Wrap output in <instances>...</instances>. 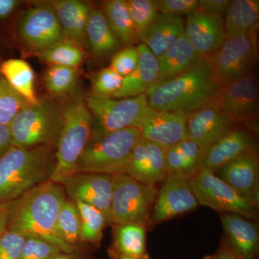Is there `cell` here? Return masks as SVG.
I'll use <instances>...</instances> for the list:
<instances>
[{
  "label": "cell",
  "instance_id": "6da1fadb",
  "mask_svg": "<svg viewBox=\"0 0 259 259\" xmlns=\"http://www.w3.org/2000/svg\"><path fill=\"white\" fill-rule=\"evenodd\" d=\"M65 190L59 184L49 180L22 197L8 228L25 238H35L49 242L66 254L75 251L74 246L61 238L57 229V218Z\"/></svg>",
  "mask_w": 259,
  "mask_h": 259
},
{
  "label": "cell",
  "instance_id": "7a4b0ae2",
  "mask_svg": "<svg viewBox=\"0 0 259 259\" xmlns=\"http://www.w3.org/2000/svg\"><path fill=\"white\" fill-rule=\"evenodd\" d=\"M218 88L207 60L202 59L183 74L153 85L146 95L154 110L190 113L212 104Z\"/></svg>",
  "mask_w": 259,
  "mask_h": 259
},
{
  "label": "cell",
  "instance_id": "3957f363",
  "mask_svg": "<svg viewBox=\"0 0 259 259\" xmlns=\"http://www.w3.org/2000/svg\"><path fill=\"white\" fill-rule=\"evenodd\" d=\"M52 148L12 146L0 158V203L20 198L50 180L55 165Z\"/></svg>",
  "mask_w": 259,
  "mask_h": 259
},
{
  "label": "cell",
  "instance_id": "277c9868",
  "mask_svg": "<svg viewBox=\"0 0 259 259\" xmlns=\"http://www.w3.org/2000/svg\"><path fill=\"white\" fill-rule=\"evenodd\" d=\"M61 128L56 145L55 165L50 180L62 184L76 175V164L93 131V120L83 97H75L61 107Z\"/></svg>",
  "mask_w": 259,
  "mask_h": 259
},
{
  "label": "cell",
  "instance_id": "5b68a950",
  "mask_svg": "<svg viewBox=\"0 0 259 259\" xmlns=\"http://www.w3.org/2000/svg\"><path fill=\"white\" fill-rule=\"evenodd\" d=\"M141 138V132L135 127L110 133L93 128L76 164V174H125L133 149Z\"/></svg>",
  "mask_w": 259,
  "mask_h": 259
},
{
  "label": "cell",
  "instance_id": "8992f818",
  "mask_svg": "<svg viewBox=\"0 0 259 259\" xmlns=\"http://www.w3.org/2000/svg\"><path fill=\"white\" fill-rule=\"evenodd\" d=\"M9 128L13 146L56 147L61 128V108L49 100L28 105L15 116Z\"/></svg>",
  "mask_w": 259,
  "mask_h": 259
},
{
  "label": "cell",
  "instance_id": "52a82bcc",
  "mask_svg": "<svg viewBox=\"0 0 259 259\" xmlns=\"http://www.w3.org/2000/svg\"><path fill=\"white\" fill-rule=\"evenodd\" d=\"M85 102L93 117V128L102 133L130 127L139 130L153 110L146 94L121 100L92 95Z\"/></svg>",
  "mask_w": 259,
  "mask_h": 259
},
{
  "label": "cell",
  "instance_id": "ba28073f",
  "mask_svg": "<svg viewBox=\"0 0 259 259\" xmlns=\"http://www.w3.org/2000/svg\"><path fill=\"white\" fill-rule=\"evenodd\" d=\"M158 189L125 175H113L112 224L150 223Z\"/></svg>",
  "mask_w": 259,
  "mask_h": 259
},
{
  "label": "cell",
  "instance_id": "9c48e42d",
  "mask_svg": "<svg viewBox=\"0 0 259 259\" xmlns=\"http://www.w3.org/2000/svg\"><path fill=\"white\" fill-rule=\"evenodd\" d=\"M190 180L194 196L200 205L221 212L236 213L247 219H258L256 207L237 193L215 173L202 166Z\"/></svg>",
  "mask_w": 259,
  "mask_h": 259
},
{
  "label": "cell",
  "instance_id": "30bf717a",
  "mask_svg": "<svg viewBox=\"0 0 259 259\" xmlns=\"http://www.w3.org/2000/svg\"><path fill=\"white\" fill-rule=\"evenodd\" d=\"M206 60L218 85L231 82L251 73L255 61L254 37L251 32L227 37L221 47Z\"/></svg>",
  "mask_w": 259,
  "mask_h": 259
},
{
  "label": "cell",
  "instance_id": "8fae6325",
  "mask_svg": "<svg viewBox=\"0 0 259 259\" xmlns=\"http://www.w3.org/2000/svg\"><path fill=\"white\" fill-rule=\"evenodd\" d=\"M258 83L252 73L218 85L212 104L234 123L251 122L258 111Z\"/></svg>",
  "mask_w": 259,
  "mask_h": 259
},
{
  "label": "cell",
  "instance_id": "7c38bea8",
  "mask_svg": "<svg viewBox=\"0 0 259 259\" xmlns=\"http://www.w3.org/2000/svg\"><path fill=\"white\" fill-rule=\"evenodd\" d=\"M18 33L25 45L36 53L66 38L50 4L37 5L27 10L19 20Z\"/></svg>",
  "mask_w": 259,
  "mask_h": 259
},
{
  "label": "cell",
  "instance_id": "4fadbf2b",
  "mask_svg": "<svg viewBox=\"0 0 259 259\" xmlns=\"http://www.w3.org/2000/svg\"><path fill=\"white\" fill-rule=\"evenodd\" d=\"M198 206L190 178L180 175H168L158 190L149 223L157 224L195 210Z\"/></svg>",
  "mask_w": 259,
  "mask_h": 259
},
{
  "label": "cell",
  "instance_id": "5bb4252c",
  "mask_svg": "<svg viewBox=\"0 0 259 259\" xmlns=\"http://www.w3.org/2000/svg\"><path fill=\"white\" fill-rule=\"evenodd\" d=\"M64 190L71 200H79L99 209L112 224L111 204L113 175L76 174L63 182Z\"/></svg>",
  "mask_w": 259,
  "mask_h": 259
},
{
  "label": "cell",
  "instance_id": "9a60e30c",
  "mask_svg": "<svg viewBox=\"0 0 259 259\" xmlns=\"http://www.w3.org/2000/svg\"><path fill=\"white\" fill-rule=\"evenodd\" d=\"M185 34L201 59L212 56L226 38L224 21L197 9L187 15Z\"/></svg>",
  "mask_w": 259,
  "mask_h": 259
},
{
  "label": "cell",
  "instance_id": "2e32d148",
  "mask_svg": "<svg viewBox=\"0 0 259 259\" xmlns=\"http://www.w3.org/2000/svg\"><path fill=\"white\" fill-rule=\"evenodd\" d=\"M166 151V148L141 137L133 149L125 175L150 185L164 180L168 177Z\"/></svg>",
  "mask_w": 259,
  "mask_h": 259
},
{
  "label": "cell",
  "instance_id": "e0dca14e",
  "mask_svg": "<svg viewBox=\"0 0 259 259\" xmlns=\"http://www.w3.org/2000/svg\"><path fill=\"white\" fill-rule=\"evenodd\" d=\"M236 124L213 104L188 113L187 138L204 151Z\"/></svg>",
  "mask_w": 259,
  "mask_h": 259
},
{
  "label": "cell",
  "instance_id": "ac0fdd59",
  "mask_svg": "<svg viewBox=\"0 0 259 259\" xmlns=\"http://www.w3.org/2000/svg\"><path fill=\"white\" fill-rule=\"evenodd\" d=\"M221 180L231 186L250 204L259 205V163L256 152L233 160L219 171Z\"/></svg>",
  "mask_w": 259,
  "mask_h": 259
},
{
  "label": "cell",
  "instance_id": "d6986e66",
  "mask_svg": "<svg viewBox=\"0 0 259 259\" xmlns=\"http://www.w3.org/2000/svg\"><path fill=\"white\" fill-rule=\"evenodd\" d=\"M185 112L152 111L144 121L141 128V137L168 148L187 138V120Z\"/></svg>",
  "mask_w": 259,
  "mask_h": 259
},
{
  "label": "cell",
  "instance_id": "ffe728a7",
  "mask_svg": "<svg viewBox=\"0 0 259 259\" xmlns=\"http://www.w3.org/2000/svg\"><path fill=\"white\" fill-rule=\"evenodd\" d=\"M253 152L255 142L249 133L234 127L204 151L202 166L216 173L233 160Z\"/></svg>",
  "mask_w": 259,
  "mask_h": 259
},
{
  "label": "cell",
  "instance_id": "44dd1931",
  "mask_svg": "<svg viewBox=\"0 0 259 259\" xmlns=\"http://www.w3.org/2000/svg\"><path fill=\"white\" fill-rule=\"evenodd\" d=\"M221 221L228 238L223 249L238 259H258L259 233L255 223L236 213L223 214Z\"/></svg>",
  "mask_w": 259,
  "mask_h": 259
},
{
  "label": "cell",
  "instance_id": "7402d4cb",
  "mask_svg": "<svg viewBox=\"0 0 259 259\" xmlns=\"http://www.w3.org/2000/svg\"><path fill=\"white\" fill-rule=\"evenodd\" d=\"M139 60L134 71L124 77L120 90L114 94V98H128L144 95L158 79V62L151 51L145 44H140L137 47Z\"/></svg>",
  "mask_w": 259,
  "mask_h": 259
},
{
  "label": "cell",
  "instance_id": "603a6c76",
  "mask_svg": "<svg viewBox=\"0 0 259 259\" xmlns=\"http://www.w3.org/2000/svg\"><path fill=\"white\" fill-rule=\"evenodd\" d=\"M66 38L83 49L88 46L86 29L92 9L79 0H56L50 3Z\"/></svg>",
  "mask_w": 259,
  "mask_h": 259
},
{
  "label": "cell",
  "instance_id": "cb8c5ba5",
  "mask_svg": "<svg viewBox=\"0 0 259 259\" xmlns=\"http://www.w3.org/2000/svg\"><path fill=\"white\" fill-rule=\"evenodd\" d=\"M157 59L159 73L155 84L164 82L183 74L203 59L199 57L186 38L185 34H182Z\"/></svg>",
  "mask_w": 259,
  "mask_h": 259
},
{
  "label": "cell",
  "instance_id": "d4e9b609",
  "mask_svg": "<svg viewBox=\"0 0 259 259\" xmlns=\"http://www.w3.org/2000/svg\"><path fill=\"white\" fill-rule=\"evenodd\" d=\"M185 32L182 17L158 13L142 40L151 53L159 57Z\"/></svg>",
  "mask_w": 259,
  "mask_h": 259
},
{
  "label": "cell",
  "instance_id": "484cf974",
  "mask_svg": "<svg viewBox=\"0 0 259 259\" xmlns=\"http://www.w3.org/2000/svg\"><path fill=\"white\" fill-rule=\"evenodd\" d=\"M203 155L204 150L189 139L166 148L168 176L180 175L191 178L202 166Z\"/></svg>",
  "mask_w": 259,
  "mask_h": 259
},
{
  "label": "cell",
  "instance_id": "4316f807",
  "mask_svg": "<svg viewBox=\"0 0 259 259\" xmlns=\"http://www.w3.org/2000/svg\"><path fill=\"white\" fill-rule=\"evenodd\" d=\"M224 22L226 37L246 35L258 24V0H233L226 12Z\"/></svg>",
  "mask_w": 259,
  "mask_h": 259
},
{
  "label": "cell",
  "instance_id": "83f0119b",
  "mask_svg": "<svg viewBox=\"0 0 259 259\" xmlns=\"http://www.w3.org/2000/svg\"><path fill=\"white\" fill-rule=\"evenodd\" d=\"M2 77L30 105L38 103L35 92V74L30 65L20 59L3 61L0 66Z\"/></svg>",
  "mask_w": 259,
  "mask_h": 259
},
{
  "label": "cell",
  "instance_id": "f1b7e54d",
  "mask_svg": "<svg viewBox=\"0 0 259 259\" xmlns=\"http://www.w3.org/2000/svg\"><path fill=\"white\" fill-rule=\"evenodd\" d=\"M86 38L90 50L99 56L111 54L120 44L101 10H92L87 25Z\"/></svg>",
  "mask_w": 259,
  "mask_h": 259
},
{
  "label": "cell",
  "instance_id": "f546056e",
  "mask_svg": "<svg viewBox=\"0 0 259 259\" xmlns=\"http://www.w3.org/2000/svg\"><path fill=\"white\" fill-rule=\"evenodd\" d=\"M146 225L125 223L116 225L113 250L120 254L142 259H151L146 252Z\"/></svg>",
  "mask_w": 259,
  "mask_h": 259
},
{
  "label": "cell",
  "instance_id": "4dcf8cb0",
  "mask_svg": "<svg viewBox=\"0 0 259 259\" xmlns=\"http://www.w3.org/2000/svg\"><path fill=\"white\" fill-rule=\"evenodd\" d=\"M102 11L119 41L131 47L139 40L125 0L107 1Z\"/></svg>",
  "mask_w": 259,
  "mask_h": 259
},
{
  "label": "cell",
  "instance_id": "1f68e13d",
  "mask_svg": "<svg viewBox=\"0 0 259 259\" xmlns=\"http://www.w3.org/2000/svg\"><path fill=\"white\" fill-rule=\"evenodd\" d=\"M40 59L51 66L76 68L84 59L83 49L69 39L64 38L51 47L37 52Z\"/></svg>",
  "mask_w": 259,
  "mask_h": 259
},
{
  "label": "cell",
  "instance_id": "d6a6232c",
  "mask_svg": "<svg viewBox=\"0 0 259 259\" xmlns=\"http://www.w3.org/2000/svg\"><path fill=\"white\" fill-rule=\"evenodd\" d=\"M76 204L81 221L80 241L95 245L100 244L102 231L107 225L106 218L99 209L79 200L74 201Z\"/></svg>",
  "mask_w": 259,
  "mask_h": 259
},
{
  "label": "cell",
  "instance_id": "836d02e7",
  "mask_svg": "<svg viewBox=\"0 0 259 259\" xmlns=\"http://www.w3.org/2000/svg\"><path fill=\"white\" fill-rule=\"evenodd\" d=\"M79 79L76 68L51 66L45 71L44 81L48 91L56 96H62L74 90Z\"/></svg>",
  "mask_w": 259,
  "mask_h": 259
},
{
  "label": "cell",
  "instance_id": "e575fe53",
  "mask_svg": "<svg viewBox=\"0 0 259 259\" xmlns=\"http://www.w3.org/2000/svg\"><path fill=\"white\" fill-rule=\"evenodd\" d=\"M57 229L61 238L71 246L80 241L81 221L74 201L66 199L63 202L58 214Z\"/></svg>",
  "mask_w": 259,
  "mask_h": 259
},
{
  "label": "cell",
  "instance_id": "d590c367",
  "mask_svg": "<svg viewBox=\"0 0 259 259\" xmlns=\"http://www.w3.org/2000/svg\"><path fill=\"white\" fill-rule=\"evenodd\" d=\"M127 8L139 40L143 39L158 13L157 1L127 0Z\"/></svg>",
  "mask_w": 259,
  "mask_h": 259
},
{
  "label": "cell",
  "instance_id": "8d00e7d4",
  "mask_svg": "<svg viewBox=\"0 0 259 259\" xmlns=\"http://www.w3.org/2000/svg\"><path fill=\"white\" fill-rule=\"evenodd\" d=\"M28 105L6 80L0 78V125H9L15 116Z\"/></svg>",
  "mask_w": 259,
  "mask_h": 259
},
{
  "label": "cell",
  "instance_id": "74e56055",
  "mask_svg": "<svg viewBox=\"0 0 259 259\" xmlns=\"http://www.w3.org/2000/svg\"><path fill=\"white\" fill-rule=\"evenodd\" d=\"M123 79L110 67L101 70L94 80L93 95L112 97L120 90Z\"/></svg>",
  "mask_w": 259,
  "mask_h": 259
},
{
  "label": "cell",
  "instance_id": "f35d334b",
  "mask_svg": "<svg viewBox=\"0 0 259 259\" xmlns=\"http://www.w3.org/2000/svg\"><path fill=\"white\" fill-rule=\"evenodd\" d=\"M63 253L49 242L35 238H26L19 259H51Z\"/></svg>",
  "mask_w": 259,
  "mask_h": 259
},
{
  "label": "cell",
  "instance_id": "ab89813d",
  "mask_svg": "<svg viewBox=\"0 0 259 259\" xmlns=\"http://www.w3.org/2000/svg\"><path fill=\"white\" fill-rule=\"evenodd\" d=\"M139 60V53L137 47H127L117 51L113 56L110 68L124 78L134 71Z\"/></svg>",
  "mask_w": 259,
  "mask_h": 259
},
{
  "label": "cell",
  "instance_id": "60d3db41",
  "mask_svg": "<svg viewBox=\"0 0 259 259\" xmlns=\"http://www.w3.org/2000/svg\"><path fill=\"white\" fill-rule=\"evenodd\" d=\"M25 239L18 232L8 228L0 237V259H19Z\"/></svg>",
  "mask_w": 259,
  "mask_h": 259
},
{
  "label": "cell",
  "instance_id": "b9f144b4",
  "mask_svg": "<svg viewBox=\"0 0 259 259\" xmlns=\"http://www.w3.org/2000/svg\"><path fill=\"white\" fill-rule=\"evenodd\" d=\"M199 0H162L157 1L158 13L182 16L198 9Z\"/></svg>",
  "mask_w": 259,
  "mask_h": 259
},
{
  "label": "cell",
  "instance_id": "7bdbcfd3",
  "mask_svg": "<svg viewBox=\"0 0 259 259\" xmlns=\"http://www.w3.org/2000/svg\"><path fill=\"white\" fill-rule=\"evenodd\" d=\"M230 3L229 0H199L198 10L210 16L223 19Z\"/></svg>",
  "mask_w": 259,
  "mask_h": 259
},
{
  "label": "cell",
  "instance_id": "ee69618b",
  "mask_svg": "<svg viewBox=\"0 0 259 259\" xmlns=\"http://www.w3.org/2000/svg\"><path fill=\"white\" fill-rule=\"evenodd\" d=\"M22 197L10 202L0 203V237L8 229L10 221Z\"/></svg>",
  "mask_w": 259,
  "mask_h": 259
},
{
  "label": "cell",
  "instance_id": "f6af8a7d",
  "mask_svg": "<svg viewBox=\"0 0 259 259\" xmlns=\"http://www.w3.org/2000/svg\"><path fill=\"white\" fill-rule=\"evenodd\" d=\"M12 145L9 125H0V158L5 154Z\"/></svg>",
  "mask_w": 259,
  "mask_h": 259
},
{
  "label": "cell",
  "instance_id": "bcb514c9",
  "mask_svg": "<svg viewBox=\"0 0 259 259\" xmlns=\"http://www.w3.org/2000/svg\"><path fill=\"white\" fill-rule=\"evenodd\" d=\"M19 4L17 0H0V19L9 16Z\"/></svg>",
  "mask_w": 259,
  "mask_h": 259
},
{
  "label": "cell",
  "instance_id": "7dc6e473",
  "mask_svg": "<svg viewBox=\"0 0 259 259\" xmlns=\"http://www.w3.org/2000/svg\"><path fill=\"white\" fill-rule=\"evenodd\" d=\"M204 259H238L233 254H231L228 250L221 248L219 251L214 254L206 256Z\"/></svg>",
  "mask_w": 259,
  "mask_h": 259
},
{
  "label": "cell",
  "instance_id": "c3c4849f",
  "mask_svg": "<svg viewBox=\"0 0 259 259\" xmlns=\"http://www.w3.org/2000/svg\"><path fill=\"white\" fill-rule=\"evenodd\" d=\"M111 257L112 259H142L134 258V257L127 256V255H124L120 254V253H117L113 249L111 250Z\"/></svg>",
  "mask_w": 259,
  "mask_h": 259
},
{
  "label": "cell",
  "instance_id": "681fc988",
  "mask_svg": "<svg viewBox=\"0 0 259 259\" xmlns=\"http://www.w3.org/2000/svg\"><path fill=\"white\" fill-rule=\"evenodd\" d=\"M51 259H71L70 258L69 255H67L65 253V254H60L56 255V256H54V258H51Z\"/></svg>",
  "mask_w": 259,
  "mask_h": 259
},
{
  "label": "cell",
  "instance_id": "f907efd6",
  "mask_svg": "<svg viewBox=\"0 0 259 259\" xmlns=\"http://www.w3.org/2000/svg\"><path fill=\"white\" fill-rule=\"evenodd\" d=\"M2 62H3V61H2L1 59H0V66H1ZM1 77H2L1 74H0V78H1Z\"/></svg>",
  "mask_w": 259,
  "mask_h": 259
}]
</instances>
